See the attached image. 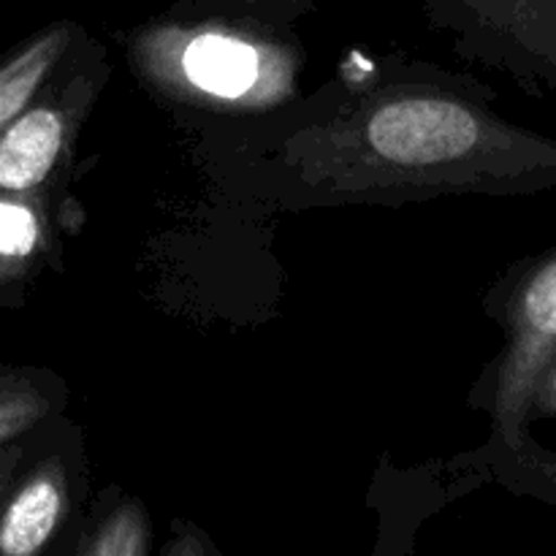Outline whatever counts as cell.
Listing matches in <instances>:
<instances>
[{
  "instance_id": "6da1fadb",
  "label": "cell",
  "mask_w": 556,
  "mask_h": 556,
  "mask_svg": "<svg viewBox=\"0 0 556 556\" xmlns=\"http://www.w3.org/2000/svg\"><path fill=\"white\" fill-rule=\"evenodd\" d=\"M503 324L508 342L492 380L494 445L510 486L556 503V454L530 438L532 402L556 358V248L510 275Z\"/></svg>"
},
{
  "instance_id": "7a4b0ae2",
  "label": "cell",
  "mask_w": 556,
  "mask_h": 556,
  "mask_svg": "<svg viewBox=\"0 0 556 556\" xmlns=\"http://www.w3.org/2000/svg\"><path fill=\"white\" fill-rule=\"evenodd\" d=\"M521 85L556 92V0H451Z\"/></svg>"
},
{
  "instance_id": "3957f363",
  "label": "cell",
  "mask_w": 556,
  "mask_h": 556,
  "mask_svg": "<svg viewBox=\"0 0 556 556\" xmlns=\"http://www.w3.org/2000/svg\"><path fill=\"white\" fill-rule=\"evenodd\" d=\"M177 68L193 90L217 101H255L277 90V54L237 33L190 30L177 47Z\"/></svg>"
},
{
  "instance_id": "277c9868",
  "label": "cell",
  "mask_w": 556,
  "mask_h": 556,
  "mask_svg": "<svg viewBox=\"0 0 556 556\" xmlns=\"http://www.w3.org/2000/svg\"><path fill=\"white\" fill-rule=\"evenodd\" d=\"M71 514L68 470L58 456L33 467L0 500V556H43Z\"/></svg>"
},
{
  "instance_id": "5b68a950",
  "label": "cell",
  "mask_w": 556,
  "mask_h": 556,
  "mask_svg": "<svg viewBox=\"0 0 556 556\" xmlns=\"http://www.w3.org/2000/svg\"><path fill=\"white\" fill-rule=\"evenodd\" d=\"M65 144V117L52 106L25 109L0 130V193L36 190L58 163Z\"/></svg>"
},
{
  "instance_id": "8992f818",
  "label": "cell",
  "mask_w": 556,
  "mask_h": 556,
  "mask_svg": "<svg viewBox=\"0 0 556 556\" xmlns=\"http://www.w3.org/2000/svg\"><path fill=\"white\" fill-rule=\"evenodd\" d=\"M152 525L144 505L114 497L74 532H65L43 556H150Z\"/></svg>"
},
{
  "instance_id": "52a82bcc",
  "label": "cell",
  "mask_w": 556,
  "mask_h": 556,
  "mask_svg": "<svg viewBox=\"0 0 556 556\" xmlns=\"http://www.w3.org/2000/svg\"><path fill=\"white\" fill-rule=\"evenodd\" d=\"M68 25H54L0 65V130L14 123L68 47Z\"/></svg>"
},
{
  "instance_id": "ba28073f",
  "label": "cell",
  "mask_w": 556,
  "mask_h": 556,
  "mask_svg": "<svg viewBox=\"0 0 556 556\" xmlns=\"http://www.w3.org/2000/svg\"><path fill=\"white\" fill-rule=\"evenodd\" d=\"M43 242L41 215L25 195L0 193V277L20 275Z\"/></svg>"
},
{
  "instance_id": "9c48e42d",
  "label": "cell",
  "mask_w": 556,
  "mask_h": 556,
  "mask_svg": "<svg viewBox=\"0 0 556 556\" xmlns=\"http://www.w3.org/2000/svg\"><path fill=\"white\" fill-rule=\"evenodd\" d=\"M47 413V400L27 383H0V445L30 429Z\"/></svg>"
},
{
  "instance_id": "30bf717a",
  "label": "cell",
  "mask_w": 556,
  "mask_h": 556,
  "mask_svg": "<svg viewBox=\"0 0 556 556\" xmlns=\"http://www.w3.org/2000/svg\"><path fill=\"white\" fill-rule=\"evenodd\" d=\"M161 556H220L212 538L190 521H174L172 535L163 543Z\"/></svg>"
},
{
  "instance_id": "8fae6325",
  "label": "cell",
  "mask_w": 556,
  "mask_h": 556,
  "mask_svg": "<svg viewBox=\"0 0 556 556\" xmlns=\"http://www.w3.org/2000/svg\"><path fill=\"white\" fill-rule=\"evenodd\" d=\"M532 418H554L556 421V358L543 375L538 386L535 402H532Z\"/></svg>"
},
{
  "instance_id": "7c38bea8",
  "label": "cell",
  "mask_w": 556,
  "mask_h": 556,
  "mask_svg": "<svg viewBox=\"0 0 556 556\" xmlns=\"http://www.w3.org/2000/svg\"><path fill=\"white\" fill-rule=\"evenodd\" d=\"M20 451L16 448H3L0 445V500H3V494L9 492V486L14 483L16 478V467H20Z\"/></svg>"
}]
</instances>
